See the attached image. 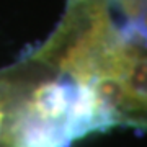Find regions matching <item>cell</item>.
<instances>
[{
    "mask_svg": "<svg viewBox=\"0 0 147 147\" xmlns=\"http://www.w3.org/2000/svg\"><path fill=\"white\" fill-rule=\"evenodd\" d=\"M67 127L49 87L0 74V147H67Z\"/></svg>",
    "mask_w": 147,
    "mask_h": 147,
    "instance_id": "obj_1",
    "label": "cell"
}]
</instances>
